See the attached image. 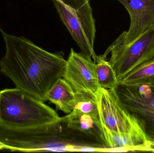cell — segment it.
Segmentation results:
<instances>
[{"label": "cell", "instance_id": "6da1fadb", "mask_svg": "<svg viewBox=\"0 0 154 153\" xmlns=\"http://www.w3.org/2000/svg\"><path fill=\"white\" fill-rule=\"evenodd\" d=\"M5 46L0 71L16 88L41 101H47L50 90L63 78L66 64L62 51L52 53L23 37L7 34L1 28Z\"/></svg>", "mask_w": 154, "mask_h": 153}, {"label": "cell", "instance_id": "7a4b0ae2", "mask_svg": "<svg viewBox=\"0 0 154 153\" xmlns=\"http://www.w3.org/2000/svg\"><path fill=\"white\" fill-rule=\"evenodd\" d=\"M108 148L97 137L71 128L67 115L38 126H15L0 121V150L11 152H79L83 147Z\"/></svg>", "mask_w": 154, "mask_h": 153}, {"label": "cell", "instance_id": "3957f363", "mask_svg": "<svg viewBox=\"0 0 154 153\" xmlns=\"http://www.w3.org/2000/svg\"><path fill=\"white\" fill-rule=\"evenodd\" d=\"M56 111L18 88L0 91V121L15 126H38L58 120Z\"/></svg>", "mask_w": 154, "mask_h": 153}, {"label": "cell", "instance_id": "277c9868", "mask_svg": "<svg viewBox=\"0 0 154 153\" xmlns=\"http://www.w3.org/2000/svg\"><path fill=\"white\" fill-rule=\"evenodd\" d=\"M60 19L81 50V53L96 62L94 50L95 21L89 0H52Z\"/></svg>", "mask_w": 154, "mask_h": 153}, {"label": "cell", "instance_id": "5b68a950", "mask_svg": "<svg viewBox=\"0 0 154 153\" xmlns=\"http://www.w3.org/2000/svg\"><path fill=\"white\" fill-rule=\"evenodd\" d=\"M124 31L108 48L102 56L109 60L119 81L143 64L154 59V28L130 44L125 43Z\"/></svg>", "mask_w": 154, "mask_h": 153}, {"label": "cell", "instance_id": "8992f818", "mask_svg": "<svg viewBox=\"0 0 154 153\" xmlns=\"http://www.w3.org/2000/svg\"><path fill=\"white\" fill-rule=\"evenodd\" d=\"M128 112L135 119L154 152V84L127 85L115 89Z\"/></svg>", "mask_w": 154, "mask_h": 153}, {"label": "cell", "instance_id": "52a82bcc", "mask_svg": "<svg viewBox=\"0 0 154 153\" xmlns=\"http://www.w3.org/2000/svg\"><path fill=\"white\" fill-rule=\"evenodd\" d=\"M96 100L103 137L107 133H114L147 140L136 120L121 103L115 89L100 88Z\"/></svg>", "mask_w": 154, "mask_h": 153}, {"label": "cell", "instance_id": "ba28073f", "mask_svg": "<svg viewBox=\"0 0 154 153\" xmlns=\"http://www.w3.org/2000/svg\"><path fill=\"white\" fill-rule=\"evenodd\" d=\"M63 78L76 94L88 93L96 97L100 90L95 72V63L72 48L66 60Z\"/></svg>", "mask_w": 154, "mask_h": 153}, {"label": "cell", "instance_id": "9c48e42d", "mask_svg": "<svg viewBox=\"0 0 154 153\" xmlns=\"http://www.w3.org/2000/svg\"><path fill=\"white\" fill-rule=\"evenodd\" d=\"M127 10L130 17L129 29L126 31L125 43L130 44L154 28V0H117Z\"/></svg>", "mask_w": 154, "mask_h": 153}, {"label": "cell", "instance_id": "30bf717a", "mask_svg": "<svg viewBox=\"0 0 154 153\" xmlns=\"http://www.w3.org/2000/svg\"><path fill=\"white\" fill-rule=\"evenodd\" d=\"M46 100L54 104L57 110L69 114L76 103V94L69 83L61 78L50 90Z\"/></svg>", "mask_w": 154, "mask_h": 153}, {"label": "cell", "instance_id": "8fae6325", "mask_svg": "<svg viewBox=\"0 0 154 153\" xmlns=\"http://www.w3.org/2000/svg\"><path fill=\"white\" fill-rule=\"evenodd\" d=\"M67 116L69 127L93 136L105 143L101 127L90 115L73 110Z\"/></svg>", "mask_w": 154, "mask_h": 153}, {"label": "cell", "instance_id": "7c38bea8", "mask_svg": "<svg viewBox=\"0 0 154 153\" xmlns=\"http://www.w3.org/2000/svg\"><path fill=\"white\" fill-rule=\"evenodd\" d=\"M118 83L127 85L154 84V59L136 68Z\"/></svg>", "mask_w": 154, "mask_h": 153}, {"label": "cell", "instance_id": "4fadbf2b", "mask_svg": "<svg viewBox=\"0 0 154 153\" xmlns=\"http://www.w3.org/2000/svg\"><path fill=\"white\" fill-rule=\"evenodd\" d=\"M95 72L100 87L108 90L115 89L118 80L114 69L106 58L98 56L95 62Z\"/></svg>", "mask_w": 154, "mask_h": 153}, {"label": "cell", "instance_id": "5bb4252c", "mask_svg": "<svg viewBox=\"0 0 154 153\" xmlns=\"http://www.w3.org/2000/svg\"><path fill=\"white\" fill-rule=\"evenodd\" d=\"M76 99L74 110L90 115L101 128L96 97L88 93H79L76 94Z\"/></svg>", "mask_w": 154, "mask_h": 153}]
</instances>
